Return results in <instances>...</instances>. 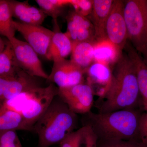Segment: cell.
Returning a JSON list of instances; mask_svg holds the SVG:
<instances>
[{
    "instance_id": "obj_8",
    "label": "cell",
    "mask_w": 147,
    "mask_h": 147,
    "mask_svg": "<svg viewBox=\"0 0 147 147\" xmlns=\"http://www.w3.org/2000/svg\"><path fill=\"white\" fill-rule=\"evenodd\" d=\"M86 71L66 59L54 62L47 80L58 88H69L84 82Z\"/></svg>"
},
{
    "instance_id": "obj_4",
    "label": "cell",
    "mask_w": 147,
    "mask_h": 147,
    "mask_svg": "<svg viewBox=\"0 0 147 147\" xmlns=\"http://www.w3.org/2000/svg\"><path fill=\"white\" fill-rule=\"evenodd\" d=\"M58 88L55 84L38 86L24 92L3 102L8 109L19 114L30 131L58 95Z\"/></svg>"
},
{
    "instance_id": "obj_9",
    "label": "cell",
    "mask_w": 147,
    "mask_h": 147,
    "mask_svg": "<svg viewBox=\"0 0 147 147\" xmlns=\"http://www.w3.org/2000/svg\"><path fill=\"white\" fill-rule=\"evenodd\" d=\"M123 6L124 1H114L105 27L106 38L122 52L128 41Z\"/></svg>"
},
{
    "instance_id": "obj_30",
    "label": "cell",
    "mask_w": 147,
    "mask_h": 147,
    "mask_svg": "<svg viewBox=\"0 0 147 147\" xmlns=\"http://www.w3.org/2000/svg\"><path fill=\"white\" fill-rule=\"evenodd\" d=\"M6 44V42H5L0 35V54L2 53L3 51L4 50Z\"/></svg>"
},
{
    "instance_id": "obj_27",
    "label": "cell",
    "mask_w": 147,
    "mask_h": 147,
    "mask_svg": "<svg viewBox=\"0 0 147 147\" xmlns=\"http://www.w3.org/2000/svg\"><path fill=\"white\" fill-rule=\"evenodd\" d=\"M69 5L73 7L74 10L77 13L87 17L91 12L93 1L70 0Z\"/></svg>"
},
{
    "instance_id": "obj_11",
    "label": "cell",
    "mask_w": 147,
    "mask_h": 147,
    "mask_svg": "<svg viewBox=\"0 0 147 147\" xmlns=\"http://www.w3.org/2000/svg\"><path fill=\"white\" fill-rule=\"evenodd\" d=\"M67 29L65 34L72 43L84 41H96L94 27L86 16L74 10L66 17Z\"/></svg>"
},
{
    "instance_id": "obj_28",
    "label": "cell",
    "mask_w": 147,
    "mask_h": 147,
    "mask_svg": "<svg viewBox=\"0 0 147 147\" xmlns=\"http://www.w3.org/2000/svg\"><path fill=\"white\" fill-rule=\"evenodd\" d=\"M16 75L14 76H0V101L1 102H3L5 95L9 84Z\"/></svg>"
},
{
    "instance_id": "obj_23",
    "label": "cell",
    "mask_w": 147,
    "mask_h": 147,
    "mask_svg": "<svg viewBox=\"0 0 147 147\" xmlns=\"http://www.w3.org/2000/svg\"><path fill=\"white\" fill-rule=\"evenodd\" d=\"M0 147H23L15 130L0 132Z\"/></svg>"
},
{
    "instance_id": "obj_29",
    "label": "cell",
    "mask_w": 147,
    "mask_h": 147,
    "mask_svg": "<svg viewBox=\"0 0 147 147\" xmlns=\"http://www.w3.org/2000/svg\"><path fill=\"white\" fill-rule=\"evenodd\" d=\"M140 139L141 141L147 146V112L142 114L140 123Z\"/></svg>"
},
{
    "instance_id": "obj_2",
    "label": "cell",
    "mask_w": 147,
    "mask_h": 147,
    "mask_svg": "<svg viewBox=\"0 0 147 147\" xmlns=\"http://www.w3.org/2000/svg\"><path fill=\"white\" fill-rule=\"evenodd\" d=\"M142 109H125L108 113L85 115L84 125H88L96 134L98 141H141L140 123Z\"/></svg>"
},
{
    "instance_id": "obj_17",
    "label": "cell",
    "mask_w": 147,
    "mask_h": 147,
    "mask_svg": "<svg viewBox=\"0 0 147 147\" xmlns=\"http://www.w3.org/2000/svg\"><path fill=\"white\" fill-rule=\"evenodd\" d=\"M122 53L107 38L97 40L94 43V61L111 67L115 65Z\"/></svg>"
},
{
    "instance_id": "obj_24",
    "label": "cell",
    "mask_w": 147,
    "mask_h": 147,
    "mask_svg": "<svg viewBox=\"0 0 147 147\" xmlns=\"http://www.w3.org/2000/svg\"><path fill=\"white\" fill-rule=\"evenodd\" d=\"M82 139L79 147H98V139L89 126L84 125Z\"/></svg>"
},
{
    "instance_id": "obj_16",
    "label": "cell",
    "mask_w": 147,
    "mask_h": 147,
    "mask_svg": "<svg viewBox=\"0 0 147 147\" xmlns=\"http://www.w3.org/2000/svg\"><path fill=\"white\" fill-rule=\"evenodd\" d=\"M73 44L65 33L54 31L46 58L53 62L66 59L71 55Z\"/></svg>"
},
{
    "instance_id": "obj_13",
    "label": "cell",
    "mask_w": 147,
    "mask_h": 147,
    "mask_svg": "<svg viewBox=\"0 0 147 147\" xmlns=\"http://www.w3.org/2000/svg\"><path fill=\"white\" fill-rule=\"evenodd\" d=\"M8 2L12 16L21 23L41 26L47 17L40 8L31 5L27 1H8Z\"/></svg>"
},
{
    "instance_id": "obj_5",
    "label": "cell",
    "mask_w": 147,
    "mask_h": 147,
    "mask_svg": "<svg viewBox=\"0 0 147 147\" xmlns=\"http://www.w3.org/2000/svg\"><path fill=\"white\" fill-rule=\"evenodd\" d=\"M123 15L128 40L137 52L143 53L147 40V1H124Z\"/></svg>"
},
{
    "instance_id": "obj_7",
    "label": "cell",
    "mask_w": 147,
    "mask_h": 147,
    "mask_svg": "<svg viewBox=\"0 0 147 147\" xmlns=\"http://www.w3.org/2000/svg\"><path fill=\"white\" fill-rule=\"evenodd\" d=\"M8 40L12 46L18 67L30 76L47 80L48 75L43 69L38 55L35 50L27 42L15 37Z\"/></svg>"
},
{
    "instance_id": "obj_15",
    "label": "cell",
    "mask_w": 147,
    "mask_h": 147,
    "mask_svg": "<svg viewBox=\"0 0 147 147\" xmlns=\"http://www.w3.org/2000/svg\"><path fill=\"white\" fill-rule=\"evenodd\" d=\"M114 1L94 0L90 13V21L94 27L96 41L106 38L105 27Z\"/></svg>"
},
{
    "instance_id": "obj_10",
    "label": "cell",
    "mask_w": 147,
    "mask_h": 147,
    "mask_svg": "<svg viewBox=\"0 0 147 147\" xmlns=\"http://www.w3.org/2000/svg\"><path fill=\"white\" fill-rule=\"evenodd\" d=\"M13 25L37 54L46 57L54 31L42 26L28 25L13 20Z\"/></svg>"
},
{
    "instance_id": "obj_21",
    "label": "cell",
    "mask_w": 147,
    "mask_h": 147,
    "mask_svg": "<svg viewBox=\"0 0 147 147\" xmlns=\"http://www.w3.org/2000/svg\"><path fill=\"white\" fill-rule=\"evenodd\" d=\"M13 21L8 1L0 0V35L8 40L15 37Z\"/></svg>"
},
{
    "instance_id": "obj_12",
    "label": "cell",
    "mask_w": 147,
    "mask_h": 147,
    "mask_svg": "<svg viewBox=\"0 0 147 147\" xmlns=\"http://www.w3.org/2000/svg\"><path fill=\"white\" fill-rule=\"evenodd\" d=\"M113 72L110 66L95 61L87 69V83L92 89L96 87L94 94L97 95L98 98L102 97L108 90L113 77Z\"/></svg>"
},
{
    "instance_id": "obj_19",
    "label": "cell",
    "mask_w": 147,
    "mask_h": 147,
    "mask_svg": "<svg viewBox=\"0 0 147 147\" xmlns=\"http://www.w3.org/2000/svg\"><path fill=\"white\" fill-rule=\"evenodd\" d=\"M11 130L30 131L22 117L0 101V132Z\"/></svg>"
},
{
    "instance_id": "obj_26",
    "label": "cell",
    "mask_w": 147,
    "mask_h": 147,
    "mask_svg": "<svg viewBox=\"0 0 147 147\" xmlns=\"http://www.w3.org/2000/svg\"><path fill=\"white\" fill-rule=\"evenodd\" d=\"M83 131L82 126L71 132L60 143L59 147H79Z\"/></svg>"
},
{
    "instance_id": "obj_1",
    "label": "cell",
    "mask_w": 147,
    "mask_h": 147,
    "mask_svg": "<svg viewBox=\"0 0 147 147\" xmlns=\"http://www.w3.org/2000/svg\"><path fill=\"white\" fill-rule=\"evenodd\" d=\"M96 107L99 113L143 110L135 67L126 53H122L115 65L109 88L105 94L98 99Z\"/></svg>"
},
{
    "instance_id": "obj_3",
    "label": "cell",
    "mask_w": 147,
    "mask_h": 147,
    "mask_svg": "<svg viewBox=\"0 0 147 147\" xmlns=\"http://www.w3.org/2000/svg\"><path fill=\"white\" fill-rule=\"evenodd\" d=\"M76 114L69 109L58 95L33 128L38 137L39 147H50L59 144L77 125Z\"/></svg>"
},
{
    "instance_id": "obj_6",
    "label": "cell",
    "mask_w": 147,
    "mask_h": 147,
    "mask_svg": "<svg viewBox=\"0 0 147 147\" xmlns=\"http://www.w3.org/2000/svg\"><path fill=\"white\" fill-rule=\"evenodd\" d=\"M94 95L92 87L85 82L69 88H58V96L76 115H85L91 111Z\"/></svg>"
},
{
    "instance_id": "obj_14",
    "label": "cell",
    "mask_w": 147,
    "mask_h": 147,
    "mask_svg": "<svg viewBox=\"0 0 147 147\" xmlns=\"http://www.w3.org/2000/svg\"><path fill=\"white\" fill-rule=\"evenodd\" d=\"M124 49L135 67L143 110L147 112V64L130 42L127 41Z\"/></svg>"
},
{
    "instance_id": "obj_20",
    "label": "cell",
    "mask_w": 147,
    "mask_h": 147,
    "mask_svg": "<svg viewBox=\"0 0 147 147\" xmlns=\"http://www.w3.org/2000/svg\"><path fill=\"white\" fill-rule=\"evenodd\" d=\"M21 69L18 67L12 46L7 40L4 50L0 54V76H14Z\"/></svg>"
},
{
    "instance_id": "obj_31",
    "label": "cell",
    "mask_w": 147,
    "mask_h": 147,
    "mask_svg": "<svg viewBox=\"0 0 147 147\" xmlns=\"http://www.w3.org/2000/svg\"><path fill=\"white\" fill-rule=\"evenodd\" d=\"M142 54L144 55L145 57V60L144 61L145 63L147 64V40L146 46H145L144 50V52H143Z\"/></svg>"
},
{
    "instance_id": "obj_22",
    "label": "cell",
    "mask_w": 147,
    "mask_h": 147,
    "mask_svg": "<svg viewBox=\"0 0 147 147\" xmlns=\"http://www.w3.org/2000/svg\"><path fill=\"white\" fill-rule=\"evenodd\" d=\"M36 2L46 16L52 17L54 21H57L64 7L70 4V0H36Z\"/></svg>"
},
{
    "instance_id": "obj_25",
    "label": "cell",
    "mask_w": 147,
    "mask_h": 147,
    "mask_svg": "<svg viewBox=\"0 0 147 147\" xmlns=\"http://www.w3.org/2000/svg\"><path fill=\"white\" fill-rule=\"evenodd\" d=\"M98 147H147V146L141 141L119 140L98 141Z\"/></svg>"
},
{
    "instance_id": "obj_18",
    "label": "cell",
    "mask_w": 147,
    "mask_h": 147,
    "mask_svg": "<svg viewBox=\"0 0 147 147\" xmlns=\"http://www.w3.org/2000/svg\"><path fill=\"white\" fill-rule=\"evenodd\" d=\"M95 42L84 41L72 43L71 60L85 70L86 72L94 62V50Z\"/></svg>"
}]
</instances>
